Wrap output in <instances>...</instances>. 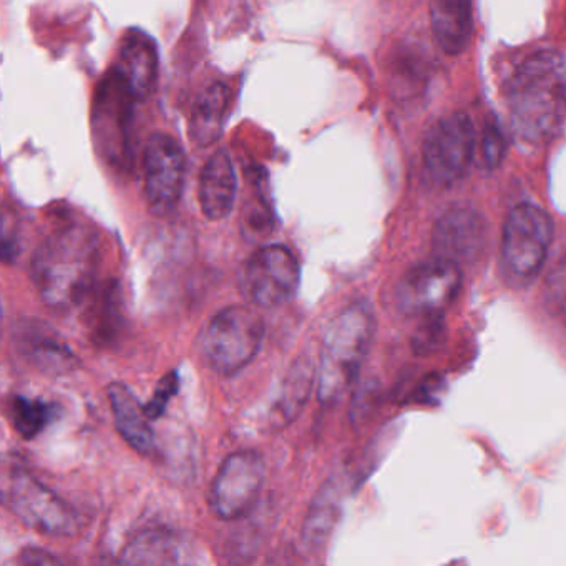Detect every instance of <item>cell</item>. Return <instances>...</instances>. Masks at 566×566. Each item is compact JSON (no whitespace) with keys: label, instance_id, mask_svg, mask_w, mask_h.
Listing matches in <instances>:
<instances>
[{"label":"cell","instance_id":"1","mask_svg":"<svg viewBox=\"0 0 566 566\" xmlns=\"http://www.w3.org/2000/svg\"><path fill=\"white\" fill-rule=\"evenodd\" d=\"M101 240L92 228L72 223L49 234L32 256V280L45 306L67 313L97 286Z\"/></svg>","mask_w":566,"mask_h":566},{"label":"cell","instance_id":"2","mask_svg":"<svg viewBox=\"0 0 566 566\" xmlns=\"http://www.w3.org/2000/svg\"><path fill=\"white\" fill-rule=\"evenodd\" d=\"M510 120L526 144H548L566 124V59L543 51L526 59L509 85Z\"/></svg>","mask_w":566,"mask_h":566},{"label":"cell","instance_id":"3","mask_svg":"<svg viewBox=\"0 0 566 566\" xmlns=\"http://www.w3.org/2000/svg\"><path fill=\"white\" fill-rule=\"evenodd\" d=\"M376 317L367 303H354L337 314L327 327L317 369V397L333 406L359 374L373 346Z\"/></svg>","mask_w":566,"mask_h":566},{"label":"cell","instance_id":"4","mask_svg":"<svg viewBox=\"0 0 566 566\" xmlns=\"http://www.w3.org/2000/svg\"><path fill=\"white\" fill-rule=\"evenodd\" d=\"M263 317L250 306L224 307L198 336L201 359L213 373L233 376L248 366L263 346Z\"/></svg>","mask_w":566,"mask_h":566},{"label":"cell","instance_id":"5","mask_svg":"<svg viewBox=\"0 0 566 566\" xmlns=\"http://www.w3.org/2000/svg\"><path fill=\"white\" fill-rule=\"evenodd\" d=\"M2 499L25 526L42 535L67 538L81 530L77 512L28 470L12 469L6 475Z\"/></svg>","mask_w":566,"mask_h":566},{"label":"cell","instance_id":"6","mask_svg":"<svg viewBox=\"0 0 566 566\" xmlns=\"http://www.w3.org/2000/svg\"><path fill=\"white\" fill-rule=\"evenodd\" d=\"M553 243V221L545 210L523 203L513 208L503 224V273L515 283H528L545 266Z\"/></svg>","mask_w":566,"mask_h":566},{"label":"cell","instance_id":"7","mask_svg":"<svg viewBox=\"0 0 566 566\" xmlns=\"http://www.w3.org/2000/svg\"><path fill=\"white\" fill-rule=\"evenodd\" d=\"M475 128L462 112L440 118L427 132L422 160L427 178L437 187H452L465 177L476 154Z\"/></svg>","mask_w":566,"mask_h":566},{"label":"cell","instance_id":"8","mask_svg":"<svg viewBox=\"0 0 566 566\" xmlns=\"http://www.w3.org/2000/svg\"><path fill=\"white\" fill-rule=\"evenodd\" d=\"M460 290V264L436 256L403 274L397 284V306L407 316L432 317L449 310L459 297Z\"/></svg>","mask_w":566,"mask_h":566},{"label":"cell","instance_id":"9","mask_svg":"<svg viewBox=\"0 0 566 566\" xmlns=\"http://www.w3.org/2000/svg\"><path fill=\"white\" fill-rule=\"evenodd\" d=\"M266 465L256 450H238L221 463L211 483L210 509L224 522L241 518L256 506Z\"/></svg>","mask_w":566,"mask_h":566},{"label":"cell","instance_id":"10","mask_svg":"<svg viewBox=\"0 0 566 566\" xmlns=\"http://www.w3.org/2000/svg\"><path fill=\"white\" fill-rule=\"evenodd\" d=\"M301 266L290 248L270 244L248 258L241 274L244 296L258 307H277L296 296Z\"/></svg>","mask_w":566,"mask_h":566},{"label":"cell","instance_id":"11","mask_svg":"<svg viewBox=\"0 0 566 566\" xmlns=\"http://www.w3.org/2000/svg\"><path fill=\"white\" fill-rule=\"evenodd\" d=\"M145 197L157 217L177 210L184 195L187 160L184 148L167 134H154L144 154Z\"/></svg>","mask_w":566,"mask_h":566},{"label":"cell","instance_id":"12","mask_svg":"<svg viewBox=\"0 0 566 566\" xmlns=\"http://www.w3.org/2000/svg\"><path fill=\"white\" fill-rule=\"evenodd\" d=\"M14 344L25 363L48 376H65L77 369V356L67 340L44 321L24 319L15 324Z\"/></svg>","mask_w":566,"mask_h":566},{"label":"cell","instance_id":"13","mask_svg":"<svg viewBox=\"0 0 566 566\" xmlns=\"http://www.w3.org/2000/svg\"><path fill=\"white\" fill-rule=\"evenodd\" d=\"M485 241V221L469 207L450 208L433 228L432 244L437 256L457 264L475 260Z\"/></svg>","mask_w":566,"mask_h":566},{"label":"cell","instance_id":"14","mask_svg":"<svg viewBox=\"0 0 566 566\" xmlns=\"http://www.w3.org/2000/svg\"><path fill=\"white\" fill-rule=\"evenodd\" d=\"M158 55L154 41L144 32L130 31L125 35L118 54V77L127 85L135 102L145 101L157 81Z\"/></svg>","mask_w":566,"mask_h":566},{"label":"cell","instance_id":"15","mask_svg":"<svg viewBox=\"0 0 566 566\" xmlns=\"http://www.w3.org/2000/svg\"><path fill=\"white\" fill-rule=\"evenodd\" d=\"M107 397L122 439L140 455H151L155 450V433L145 406L138 402L137 396L124 382L108 384Z\"/></svg>","mask_w":566,"mask_h":566},{"label":"cell","instance_id":"16","mask_svg":"<svg viewBox=\"0 0 566 566\" xmlns=\"http://www.w3.org/2000/svg\"><path fill=\"white\" fill-rule=\"evenodd\" d=\"M238 181L233 161L228 151L218 150L205 165L200 178L201 211L211 221L224 220L233 211Z\"/></svg>","mask_w":566,"mask_h":566},{"label":"cell","instance_id":"17","mask_svg":"<svg viewBox=\"0 0 566 566\" xmlns=\"http://www.w3.org/2000/svg\"><path fill=\"white\" fill-rule=\"evenodd\" d=\"M430 24L443 52L462 54L472 39V0H432Z\"/></svg>","mask_w":566,"mask_h":566},{"label":"cell","instance_id":"18","mask_svg":"<svg viewBox=\"0 0 566 566\" xmlns=\"http://www.w3.org/2000/svg\"><path fill=\"white\" fill-rule=\"evenodd\" d=\"M84 304H87L85 324L91 333L92 343L98 346L115 343L124 327V310L118 284L115 281L97 283Z\"/></svg>","mask_w":566,"mask_h":566},{"label":"cell","instance_id":"19","mask_svg":"<svg viewBox=\"0 0 566 566\" xmlns=\"http://www.w3.org/2000/svg\"><path fill=\"white\" fill-rule=\"evenodd\" d=\"M180 542L167 528H148L127 543L122 563L127 565H174L180 562Z\"/></svg>","mask_w":566,"mask_h":566},{"label":"cell","instance_id":"20","mask_svg":"<svg viewBox=\"0 0 566 566\" xmlns=\"http://www.w3.org/2000/svg\"><path fill=\"white\" fill-rule=\"evenodd\" d=\"M230 101V88L223 84L211 85L200 95L191 117V138L198 145L208 147L221 137Z\"/></svg>","mask_w":566,"mask_h":566},{"label":"cell","instance_id":"21","mask_svg":"<svg viewBox=\"0 0 566 566\" xmlns=\"http://www.w3.org/2000/svg\"><path fill=\"white\" fill-rule=\"evenodd\" d=\"M339 515V496L334 485H324L317 493L303 528V543L317 548L326 542Z\"/></svg>","mask_w":566,"mask_h":566},{"label":"cell","instance_id":"22","mask_svg":"<svg viewBox=\"0 0 566 566\" xmlns=\"http://www.w3.org/2000/svg\"><path fill=\"white\" fill-rule=\"evenodd\" d=\"M57 406L41 399L15 396L11 403L12 427L25 440L35 439L57 417Z\"/></svg>","mask_w":566,"mask_h":566},{"label":"cell","instance_id":"23","mask_svg":"<svg viewBox=\"0 0 566 566\" xmlns=\"http://www.w3.org/2000/svg\"><path fill=\"white\" fill-rule=\"evenodd\" d=\"M313 373H311L310 363H297L291 369L290 377L284 382L283 396L277 400V409H280V417L286 422L294 419L300 412L303 403L306 402L310 396L311 384H313Z\"/></svg>","mask_w":566,"mask_h":566},{"label":"cell","instance_id":"24","mask_svg":"<svg viewBox=\"0 0 566 566\" xmlns=\"http://www.w3.org/2000/svg\"><path fill=\"white\" fill-rule=\"evenodd\" d=\"M545 294L549 310L566 329V254L562 260L556 261L555 266L549 271L548 277H546Z\"/></svg>","mask_w":566,"mask_h":566},{"label":"cell","instance_id":"25","mask_svg":"<svg viewBox=\"0 0 566 566\" xmlns=\"http://www.w3.org/2000/svg\"><path fill=\"white\" fill-rule=\"evenodd\" d=\"M178 389H180V376L177 370H171L167 376L161 377L160 382L157 384L154 396L148 400L145 406V412H147L148 419L157 420L167 412L168 403L177 396Z\"/></svg>","mask_w":566,"mask_h":566},{"label":"cell","instance_id":"26","mask_svg":"<svg viewBox=\"0 0 566 566\" xmlns=\"http://www.w3.org/2000/svg\"><path fill=\"white\" fill-rule=\"evenodd\" d=\"M476 150L486 168L499 167L505 154V140L496 125L489 124L483 128L480 140L476 142Z\"/></svg>","mask_w":566,"mask_h":566},{"label":"cell","instance_id":"27","mask_svg":"<svg viewBox=\"0 0 566 566\" xmlns=\"http://www.w3.org/2000/svg\"><path fill=\"white\" fill-rule=\"evenodd\" d=\"M21 562L24 565H57L61 559L41 548H28L22 552Z\"/></svg>","mask_w":566,"mask_h":566}]
</instances>
